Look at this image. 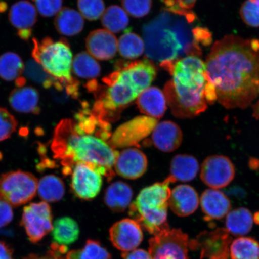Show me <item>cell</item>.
<instances>
[{
  "mask_svg": "<svg viewBox=\"0 0 259 259\" xmlns=\"http://www.w3.org/2000/svg\"><path fill=\"white\" fill-rule=\"evenodd\" d=\"M52 235L54 243L64 246L70 245L78 239V225L75 220L69 217L58 219L54 223Z\"/></svg>",
  "mask_w": 259,
  "mask_h": 259,
  "instance_id": "28",
  "label": "cell"
},
{
  "mask_svg": "<svg viewBox=\"0 0 259 259\" xmlns=\"http://www.w3.org/2000/svg\"><path fill=\"white\" fill-rule=\"evenodd\" d=\"M55 26L60 34L66 36H73L83 30V16L75 10L62 9L55 19Z\"/></svg>",
  "mask_w": 259,
  "mask_h": 259,
  "instance_id": "26",
  "label": "cell"
},
{
  "mask_svg": "<svg viewBox=\"0 0 259 259\" xmlns=\"http://www.w3.org/2000/svg\"><path fill=\"white\" fill-rule=\"evenodd\" d=\"M122 257L123 259H152L150 252L142 249L122 252Z\"/></svg>",
  "mask_w": 259,
  "mask_h": 259,
  "instance_id": "45",
  "label": "cell"
},
{
  "mask_svg": "<svg viewBox=\"0 0 259 259\" xmlns=\"http://www.w3.org/2000/svg\"><path fill=\"white\" fill-rule=\"evenodd\" d=\"M207 81L226 109H245L259 96V40L228 35L217 41L205 63Z\"/></svg>",
  "mask_w": 259,
  "mask_h": 259,
  "instance_id": "1",
  "label": "cell"
},
{
  "mask_svg": "<svg viewBox=\"0 0 259 259\" xmlns=\"http://www.w3.org/2000/svg\"><path fill=\"white\" fill-rule=\"evenodd\" d=\"M18 122L7 109L0 108V141L11 137L17 128Z\"/></svg>",
  "mask_w": 259,
  "mask_h": 259,
  "instance_id": "39",
  "label": "cell"
},
{
  "mask_svg": "<svg viewBox=\"0 0 259 259\" xmlns=\"http://www.w3.org/2000/svg\"><path fill=\"white\" fill-rule=\"evenodd\" d=\"M0 259H15L11 246L2 241H0Z\"/></svg>",
  "mask_w": 259,
  "mask_h": 259,
  "instance_id": "47",
  "label": "cell"
},
{
  "mask_svg": "<svg viewBox=\"0 0 259 259\" xmlns=\"http://www.w3.org/2000/svg\"><path fill=\"white\" fill-rule=\"evenodd\" d=\"M199 170V162L195 157L188 154H178L171 160L170 176L176 181L189 182L196 178Z\"/></svg>",
  "mask_w": 259,
  "mask_h": 259,
  "instance_id": "25",
  "label": "cell"
},
{
  "mask_svg": "<svg viewBox=\"0 0 259 259\" xmlns=\"http://www.w3.org/2000/svg\"><path fill=\"white\" fill-rule=\"evenodd\" d=\"M38 196L44 202H56L63 199L65 194L63 181L53 175L45 176L38 183Z\"/></svg>",
  "mask_w": 259,
  "mask_h": 259,
  "instance_id": "29",
  "label": "cell"
},
{
  "mask_svg": "<svg viewBox=\"0 0 259 259\" xmlns=\"http://www.w3.org/2000/svg\"><path fill=\"white\" fill-rule=\"evenodd\" d=\"M142 32L146 56L160 64L176 61L183 53L199 54L183 22L166 9L144 25Z\"/></svg>",
  "mask_w": 259,
  "mask_h": 259,
  "instance_id": "5",
  "label": "cell"
},
{
  "mask_svg": "<svg viewBox=\"0 0 259 259\" xmlns=\"http://www.w3.org/2000/svg\"><path fill=\"white\" fill-rule=\"evenodd\" d=\"M24 259H66V257H64L62 254L59 253V252L50 250L46 254L40 255V254H30L27 257L24 258Z\"/></svg>",
  "mask_w": 259,
  "mask_h": 259,
  "instance_id": "46",
  "label": "cell"
},
{
  "mask_svg": "<svg viewBox=\"0 0 259 259\" xmlns=\"http://www.w3.org/2000/svg\"><path fill=\"white\" fill-rule=\"evenodd\" d=\"M102 23L106 30L118 33L127 28L129 19L124 9L118 6H111L102 15Z\"/></svg>",
  "mask_w": 259,
  "mask_h": 259,
  "instance_id": "33",
  "label": "cell"
},
{
  "mask_svg": "<svg viewBox=\"0 0 259 259\" xmlns=\"http://www.w3.org/2000/svg\"><path fill=\"white\" fill-rule=\"evenodd\" d=\"M9 21L18 31L19 37L27 40L32 34V29L37 21L36 9L30 2L20 1L12 6Z\"/></svg>",
  "mask_w": 259,
  "mask_h": 259,
  "instance_id": "17",
  "label": "cell"
},
{
  "mask_svg": "<svg viewBox=\"0 0 259 259\" xmlns=\"http://www.w3.org/2000/svg\"><path fill=\"white\" fill-rule=\"evenodd\" d=\"M194 43L198 47V44L208 45L211 40V35L205 28H196L193 30Z\"/></svg>",
  "mask_w": 259,
  "mask_h": 259,
  "instance_id": "44",
  "label": "cell"
},
{
  "mask_svg": "<svg viewBox=\"0 0 259 259\" xmlns=\"http://www.w3.org/2000/svg\"><path fill=\"white\" fill-rule=\"evenodd\" d=\"M164 2H165V1H166V0H164Z\"/></svg>",
  "mask_w": 259,
  "mask_h": 259,
  "instance_id": "53",
  "label": "cell"
},
{
  "mask_svg": "<svg viewBox=\"0 0 259 259\" xmlns=\"http://www.w3.org/2000/svg\"><path fill=\"white\" fill-rule=\"evenodd\" d=\"M71 188L79 198L90 200L100 192L103 183L102 176L109 178L107 171L97 165L80 163L72 168Z\"/></svg>",
  "mask_w": 259,
  "mask_h": 259,
  "instance_id": "10",
  "label": "cell"
},
{
  "mask_svg": "<svg viewBox=\"0 0 259 259\" xmlns=\"http://www.w3.org/2000/svg\"><path fill=\"white\" fill-rule=\"evenodd\" d=\"M200 205L206 220H220L228 215L231 209L228 197L221 191L207 189L200 197Z\"/></svg>",
  "mask_w": 259,
  "mask_h": 259,
  "instance_id": "21",
  "label": "cell"
},
{
  "mask_svg": "<svg viewBox=\"0 0 259 259\" xmlns=\"http://www.w3.org/2000/svg\"><path fill=\"white\" fill-rule=\"evenodd\" d=\"M230 254L231 259H259V243L251 238H238L232 242Z\"/></svg>",
  "mask_w": 259,
  "mask_h": 259,
  "instance_id": "34",
  "label": "cell"
},
{
  "mask_svg": "<svg viewBox=\"0 0 259 259\" xmlns=\"http://www.w3.org/2000/svg\"><path fill=\"white\" fill-rule=\"evenodd\" d=\"M198 238L197 241H190V244L201 247L202 257L228 259L230 240L226 229H218L214 232H203Z\"/></svg>",
  "mask_w": 259,
  "mask_h": 259,
  "instance_id": "16",
  "label": "cell"
},
{
  "mask_svg": "<svg viewBox=\"0 0 259 259\" xmlns=\"http://www.w3.org/2000/svg\"><path fill=\"white\" fill-rule=\"evenodd\" d=\"M39 14L45 17H52L60 12L62 0H32Z\"/></svg>",
  "mask_w": 259,
  "mask_h": 259,
  "instance_id": "42",
  "label": "cell"
},
{
  "mask_svg": "<svg viewBox=\"0 0 259 259\" xmlns=\"http://www.w3.org/2000/svg\"><path fill=\"white\" fill-rule=\"evenodd\" d=\"M37 178L21 170L13 171L0 177V198L18 207L30 202L36 195Z\"/></svg>",
  "mask_w": 259,
  "mask_h": 259,
  "instance_id": "8",
  "label": "cell"
},
{
  "mask_svg": "<svg viewBox=\"0 0 259 259\" xmlns=\"http://www.w3.org/2000/svg\"><path fill=\"white\" fill-rule=\"evenodd\" d=\"M168 203L171 210L177 215L189 216L198 208V194L193 187L182 184L171 191Z\"/></svg>",
  "mask_w": 259,
  "mask_h": 259,
  "instance_id": "19",
  "label": "cell"
},
{
  "mask_svg": "<svg viewBox=\"0 0 259 259\" xmlns=\"http://www.w3.org/2000/svg\"><path fill=\"white\" fill-rule=\"evenodd\" d=\"M6 9H7V5L6 3L0 2V12H4Z\"/></svg>",
  "mask_w": 259,
  "mask_h": 259,
  "instance_id": "50",
  "label": "cell"
},
{
  "mask_svg": "<svg viewBox=\"0 0 259 259\" xmlns=\"http://www.w3.org/2000/svg\"><path fill=\"white\" fill-rule=\"evenodd\" d=\"M66 258L111 259V255L99 242L88 240L82 248L68 252Z\"/></svg>",
  "mask_w": 259,
  "mask_h": 259,
  "instance_id": "36",
  "label": "cell"
},
{
  "mask_svg": "<svg viewBox=\"0 0 259 259\" xmlns=\"http://www.w3.org/2000/svg\"><path fill=\"white\" fill-rule=\"evenodd\" d=\"M89 54L100 60H108L115 57L118 51V40L112 32L97 30L91 32L86 40Z\"/></svg>",
  "mask_w": 259,
  "mask_h": 259,
  "instance_id": "18",
  "label": "cell"
},
{
  "mask_svg": "<svg viewBox=\"0 0 259 259\" xmlns=\"http://www.w3.org/2000/svg\"><path fill=\"white\" fill-rule=\"evenodd\" d=\"M188 235L180 229H168L149 241L152 259H189Z\"/></svg>",
  "mask_w": 259,
  "mask_h": 259,
  "instance_id": "9",
  "label": "cell"
},
{
  "mask_svg": "<svg viewBox=\"0 0 259 259\" xmlns=\"http://www.w3.org/2000/svg\"><path fill=\"white\" fill-rule=\"evenodd\" d=\"M157 124L156 119L147 116H138L116 128L108 144L115 150L137 145L153 133Z\"/></svg>",
  "mask_w": 259,
  "mask_h": 259,
  "instance_id": "11",
  "label": "cell"
},
{
  "mask_svg": "<svg viewBox=\"0 0 259 259\" xmlns=\"http://www.w3.org/2000/svg\"><path fill=\"white\" fill-rule=\"evenodd\" d=\"M254 220L255 222H256L257 223H258V224H259V212H257L256 213H255Z\"/></svg>",
  "mask_w": 259,
  "mask_h": 259,
  "instance_id": "51",
  "label": "cell"
},
{
  "mask_svg": "<svg viewBox=\"0 0 259 259\" xmlns=\"http://www.w3.org/2000/svg\"><path fill=\"white\" fill-rule=\"evenodd\" d=\"M252 115H253L255 119L259 120V100L253 106H252Z\"/></svg>",
  "mask_w": 259,
  "mask_h": 259,
  "instance_id": "48",
  "label": "cell"
},
{
  "mask_svg": "<svg viewBox=\"0 0 259 259\" xmlns=\"http://www.w3.org/2000/svg\"><path fill=\"white\" fill-rule=\"evenodd\" d=\"M21 58L14 53H6L0 56V77L6 81L17 80L24 72Z\"/></svg>",
  "mask_w": 259,
  "mask_h": 259,
  "instance_id": "31",
  "label": "cell"
},
{
  "mask_svg": "<svg viewBox=\"0 0 259 259\" xmlns=\"http://www.w3.org/2000/svg\"><path fill=\"white\" fill-rule=\"evenodd\" d=\"M155 76L156 69L150 60L119 64L115 72L103 79L106 89L97 97L92 112L107 121L137 99Z\"/></svg>",
  "mask_w": 259,
  "mask_h": 259,
  "instance_id": "4",
  "label": "cell"
},
{
  "mask_svg": "<svg viewBox=\"0 0 259 259\" xmlns=\"http://www.w3.org/2000/svg\"><path fill=\"white\" fill-rule=\"evenodd\" d=\"M176 181L169 176L163 182L145 188L130 206L129 214L151 235L170 228L167 222L170 184Z\"/></svg>",
  "mask_w": 259,
  "mask_h": 259,
  "instance_id": "6",
  "label": "cell"
},
{
  "mask_svg": "<svg viewBox=\"0 0 259 259\" xmlns=\"http://www.w3.org/2000/svg\"><path fill=\"white\" fill-rule=\"evenodd\" d=\"M235 169L228 157L213 155L203 161L200 178L204 184L212 189L226 187L234 179Z\"/></svg>",
  "mask_w": 259,
  "mask_h": 259,
  "instance_id": "13",
  "label": "cell"
},
{
  "mask_svg": "<svg viewBox=\"0 0 259 259\" xmlns=\"http://www.w3.org/2000/svg\"><path fill=\"white\" fill-rule=\"evenodd\" d=\"M24 73L26 77L28 79L35 83L40 84L45 89H50L51 87H54L59 91L63 89V87L53 76L49 74L41 65L34 60H29L26 64Z\"/></svg>",
  "mask_w": 259,
  "mask_h": 259,
  "instance_id": "35",
  "label": "cell"
},
{
  "mask_svg": "<svg viewBox=\"0 0 259 259\" xmlns=\"http://www.w3.org/2000/svg\"><path fill=\"white\" fill-rule=\"evenodd\" d=\"M133 191L131 186L122 181L111 184L106 189L105 202L107 206L115 212H122L131 206Z\"/></svg>",
  "mask_w": 259,
  "mask_h": 259,
  "instance_id": "24",
  "label": "cell"
},
{
  "mask_svg": "<svg viewBox=\"0 0 259 259\" xmlns=\"http://www.w3.org/2000/svg\"><path fill=\"white\" fill-rule=\"evenodd\" d=\"M251 1L257 2L259 3V0H251Z\"/></svg>",
  "mask_w": 259,
  "mask_h": 259,
  "instance_id": "52",
  "label": "cell"
},
{
  "mask_svg": "<svg viewBox=\"0 0 259 259\" xmlns=\"http://www.w3.org/2000/svg\"><path fill=\"white\" fill-rule=\"evenodd\" d=\"M110 128L108 122L87 109L77 113L75 121H61L55 131L51 149L54 158L64 167V174L72 172L76 164L91 163L105 169L111 179L119 153L108 144Z\"/></svg>",
  "mask_w": 259,
  "mask_h": 259,
  "instance_id": "2",
  "label": "cell"
},
{
  "mask_svg": "<svg viewBox=\"0 0 259 259\" xmlns=\"http://www.w3.org/2000/svg\"><path fill=\"white\" fill-rule=\"evenodd\" d=\"M146 155L138 148H128L119 153L114 164L116 173L128 180L140 178L147 169Z\"/></svg>",
  "mask_w": 259,
  "mask_h": 259,
  "instance_id": "15",
  "label": "cell"
},
{
  "mask_svg": "<svg viewBox=\"0 0 259 259\" xmlns=\"http://www.w3.org/2000/svg\"><path fill=\"white\" fill-rule=\"evenodd\" d=\"M250 166L251 169H255L259 167V160L254 162V159H251L250 161Z\"/></svg>",
  "mask_w": 259,
  "mask_h": 259,
  "instance_id": "49",
  "label": "cell"
},
{
  "mask_svg": "<svg viewBox=\"0 0 259 259\" xmlns=\"http://www.w3.org/2000/svg\"><path fill=\"white\" fill-rule=\"evenodd\" d=\"M32 41L34 60L66 89L67 95L76 98L79 83L72 76V53L67 41H56L50 37L41 41L33 38Z\"/></svg>",
  "mask_w": 259,
  "mask_h": 259,
  "instance_id": "7",
  "label": "cell"
},
{
  "mask_svg": "<svg viewBox=\"0 0 259 259\" xmlns=\"http://www.w3.org/2000/svg\"><path fill=\"white\" fill-rule=\"evenodd\" d=\"M182 131L176 123L165 121L158 123L152 134V140L158 150L170 153L180 147L183 142Z\"/></svg>",
  "mask_w": 259,
  "mask_h": 259,
  "instance_id": "20",
  "label": "cell"
},
{
  "mask_svg": "<svg viewBox=\"0 0 259 259\" xmlns=\"http://www.w3.org/2000/svg\"><path fill=\"white\" fill-rule=\"evenodd\" d=\"M240 15L246 24L252 27H259V3L247 0L241 6Z\"/></svg>",
  "mask_w": 259,
  "mask_h": 259,
  "instance_id": "40",
  "label": "cell"
},
{
  "mask_svg": "<svg viewBox=\"0 0 259 259\" xmlns=\"http://www.w3.org/2000/svg\"><path fill=\"white\" fill-rule=\"evenodd\" d=\"M29 240L40 242L53 230V213L47 202L32 203L25 206L21 222Z\"/></svg>",
  "mask_w": 259,
  "mask_h": 259,
  "instance_id": "12",
  "label": "cell"
},
{
  "mask_svg": "<svg viewBox=\"0 0 259 259\" xmlns=\"http://www.w3.org/2000/svg\"><path fill=\"white\" fill-rule=\"evenodd\" d=\"M9 103L16 112L36 115L40 112L39 95L33 87L24 86L13 90Z\"/></svg>",
  "mask_w": 259,
  "mask_h": 259,
  "instance_id": "23",
  "label": "cell"
},
{
  "mask_svg": "<svg viewBox=\"0 0 259 259\" xmlns=\"http://www.w3.org/2000/svg\"><path fill=\"white\" fill-rule=\"evenodd\" d=\"M72 69L77 77L83 79L96 78L101 72L98 62L86 52H82L74 57Z\"/></svg>",
  "mask_w": 259,
  "mask_h": 259,
  "instance_id": "30",
  "label": "cell"
},
{
  "mask_svg": "<svg viewBox=\"0 0 259 259\" xmlns=\"http://www.w3.org/2000/svg\"><path fill=\"white\" fill-rule=\"evenodd\" d=\"M253 225V218L250 210L245 208H238L227 215V231L232 235L241 236L250 232Z\"/></svg>",
  "mask_w": 259,
  "mask_h": 259,
  "instance_id": "27",
  "label": "cell"
},
{
  "mask_svg": "<svg viewBox=\"0 0 259 259\" xmlns=\"http://www.w3.org/2000/svg\"><path fill=\"white\" fill-rule=\"evenodd\" d=\"M160 66L172 76L165 85L164 94L174 116L192 118L205 112L208 108L205 63L197 55L190 54Z\"/></svg>",
  "mask_w": 259,
  "mask_h": 259,
  "instance_id": "3",
  "label": "cell"
},
{
  "mask_svg": "<svg viewBox=\"0 0 259 259\" xmlns=\"http://www.w3.org/2000/svg\"><path fill=\"white\" fill-rule=\"evenodd\" d=\"M14 218L12 206L6 200L0 198V228L8 226Z\"/></svg>",
  "mask_w": 259,
  "mask_h": 259,
  "instance_id": "43",
  "label": "cell"
},
{
  "mask_svg": "<svg viewBox=\"0 0 259 259\" xmlns=\"http://www.w3.org/2000/svg\"><path fill=\"white\" fill-rule=\"evenodd\" d=\"M77 6L81 15L90 21L97 20L105 11L103 0H77Z\"/></svg>",
  "mask_w": 259,
  "mask_h": 259,
  "instance_id": "37",
  "label": "cell"
},
{
  "mask_svg": "<svg viewBox=\"0 0 259 259\" xmlns=\"http://www.w3.org/2000/svg\"><path fill=\"white\" fill-rule=\"evenodd\" d=\"M122 4L126 13L135 18L147 15L151 8V0H122Z\"/></svg>",
  "mask_w": 259,
  "mask_h": 259,
  "instance_id": "38",
  "label": "cell"
},
{
  "mask_svg": "<svg viewBox=\"0 0 259 259\" xmlns=\"http://www.w3.org/2000/svg\"><path fill=\"white\" fill-rule=\"evenodd\" d=\"M196 0H166V10L172 14L189 17L193 13L189 10L193 8Z\"/></svg>",
  "mask_w": 259,
  "mask_h": 259,
  "instance_id": "41",
  "label": "cell"
},
{
  "mask_svg": "<svg viewBox=\"0 0 259 259\" xmlns=\"http://www.w3.org/2000/svg\"><path fill=\"white\" fill-rule=\"evenodd\" d=\"M166 102L164 93L155 87L145 90L137 99L140 111L146 116L156 119L164 115L166 111Z\"/></svg>",
  "mask_w": 259,
  "mask_h": 259,
  "instance_id": "22",
  "label": "cell"
},
{
  "mask_svg": "<svg viewBox=\"0 0 259 259\" xmlns=\"http://www.w3.org/2000/svg\"><path fill=\"white\" fill-rule=\"evenodd\" d=\"M109 234L113 246L124 252L134 250L143 239L141 225L131 219L115 223L110 229Z\"/></svg>",
  "mask_w": 259,
  "mask_h": 259,
  "instance_id": "14",
  "label": "cell"
},
{
  "mask_svg": "<svg viewBox=\"0 0 259 259\" xmlns=\"http://www.w3.org/2000/svg\"><path fill=\"white\" fill-rule=\"evenodd\" d=\"M118 50L122 57L134 59L144 53V41L138 35L127 30L118 41Z\"/></svg>",
  "mask_w": 259,
  "mask_h": 259,
  "instance_id": "32",
  "label": "cell"
}]
</instances>
